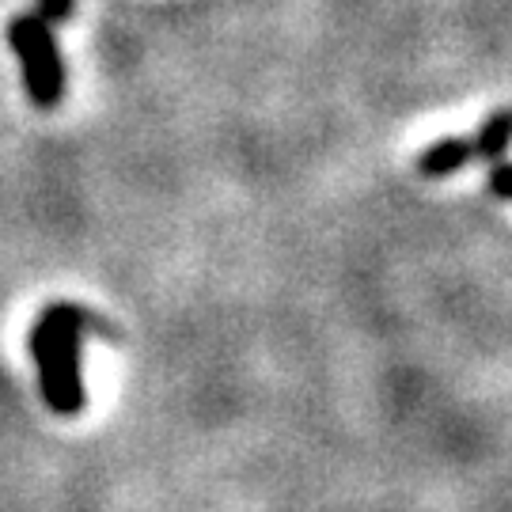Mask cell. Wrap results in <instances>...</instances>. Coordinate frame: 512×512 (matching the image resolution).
<instances>
[{"instance_id": "6da1fadb", "label": "cell", "mask_w": 512, "mask_h": 512, "mask_svg": "<svg viewBox=\"0 0 512 512\" xmlns=\"http://www.w3.org/2000/svg\"><path fill=\"white\" fill-rule=\"evenodd\" d=\"M88 315L76 304H50L31 330V353L38 365L42 399L54 414L84 410V380H80V338Z\"/></svg>"}, {"instance_id": "5b68a950", "label": "cell", "mask_w": 512, "mask_h": 512, "mask_svg": "<svg viewBox=\"0 0 512 512\" xmlns=\"http://www.w3.org/2000/svg\"><path fill=\"white\" fill-rule=\"evenodd\" d=\"M69 12H73V0H42V4H38V19H42L46 27L69 19Z\"/></svg>"}, {"instance_id": "8992f818", "label": "cell", "mask_w": 512, "mask_h": 512, "mask_svg": "<svg viewBox=\"0 0 512 512\" xmlns=\"http://www.w3.org/2000/svg\"><path fill=\"white\" fill-rule=\"evenodd\" d=\"M490 186H494V194L501 198V202H509V198H512V171H509V164H505V160H497Z\"/></svg>"}, {"instance_id": "7a4b0ae2", "label": "cell", "mask_w": 512, "mask_h": 512, "mask_svg": "<svg viewBox=\"0 0 512 512\" xmlns=\"http://www.w3.org/2000/svg\"><path fill=\"white\" fill-rule=\"evenodd\" d=\"M8 42L19 54L23 84L35 99V107L54 110L61 103V95H65V65H61V54H57L54 31L38 16H19L8 27Z\"/></svg>"}, {"instance_id": "277c9868", "label": "cell", "mask_w": 512, "mask_h": 512, "mask_svg": "<svg viewBox=\"0 0 512 512\" xmlns=\"http://www.w3.org/2000/svg\"><path fill=\"white\" fill-rule=\"evenodd\" d=\"M509 110H497L494 118L486 122V126L478 129V137L471 141L475 145V156H490V160H501L505 156V148H509Z\"/></svg>"}, {"instance_id": "3957f363", "label": "cell", "mask_w": 512, "mask_h": 512, "mask_svg": "<svg viewBox=\"0 0 512 512\" xmlns=\"http://www.w3.org/2000/svg\"><path fill=\"white\" fill-rule=\"evenodd\" d=\"M475 156V145L463 141V137H448V141H437L433 148H425L418 156V171L425 179H448L452 171L471 164Z\"/></svg>"}]
</instances>
